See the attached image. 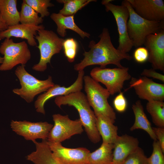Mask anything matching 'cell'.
<instances>
[{
  "mask_svg": "<svg viewBox=\"0 0 164 164\" xmlns=\"http://www.w3.org/2000/svg\"><path fill=\"white\" fill-rule=\"evenodd\" d=\"M95 115L97 128L103 142L114 144L118 136V127L104 116L100 114Z\"/></svg>",
  "mask_w": 164,
  "mask_h": 164,
  "instance_id": "23",
  "label": "cell"
},
{
  "mask_svg": "<svg viewBox=\"0 0 164 164\" xmlns=\"http://www.w3.org/2000/svg\"><path fill=\"white\" fill-rule=\"evenodd\" d=\"M10 126L13 131L27 140L37 139H47L53 125L46 121L32 122L26 121L12 120Z\"/></svg>",
  "mask_w": 164,
  "mask_h": 164,
  "instance_id": "11",
  "label": "cell"
},
{
  "mask_svg": "<svg viewBox=\"0 0 164 164\" xmlns=\"http://www.w3.org/2000/svg\"><path fill=\"white\" fill-rule=\"evenodd\" d=\"M130 87L134 89L140 99L147 100L163 101L164 84L154 82L151 79L143 76L138 78L132 77Z\"/></svg>",
  "mask_w": 164,
  "mask_h": 164,
  "instance_id": "12",
  "label": "cell"
},
{
  "mask_svg": "<svg viewBox=\"0 0 164 164\" xmlns=\"http://www.w3.org/2000/svg\"><path fill=\"white\" fill-rule=\"evenodd\" d=\"M121 5L126 7L129 12L127 31L133 46H142L148 35L164 30V21H151L142 18L136 13L127 0L122 1Z\"/></svg>",
  "mask_w": 164,
  "mask_h": 164,
  "instance_id": "2",
  "label": "cell"
},
{
  "mask_svg": "<svg viewBox=\"0 0 164 164\" xmlns=\"http://www.w3.org/2000/svg\"><path fill=\"white\" fill-rule=\"evenodd\" d=\"M45 29L43 25L34 26L19 23L8 27L5 30L0 32V40L13 37L26 39L29 45L34 46L37 45L35 36L39 29Z\"/></svg>",
  "mask_w": 164,
  "mask_h": 164,
  "instance_id": "16",
  "label": "cell"
},
{
  "mask_svg": "<svg viewBox=\"0 0 164 164\" xmlns=\"http://www.w3.org/2000/svg\"><path fill=\"white\" fill-rule=\"evenodd\" d=\"M53 158L60 164H89L88 157L90 151L79 147L69 148L61 143L53 142L47 140Z\"/></svg>",
  "mask_w": 164,
  "mask_h": 164,
  "instance_id": "10",
  "label": "cell"
},
{
  "mask_svg": "<svg viewBox=\"0 0 164 164\" xmlns=\"http://www.w3.org/2000/svg\"><path fill=\"white\" fill-rule=\"evenodd\" d=\"M113 1L103 0L101 3L105 6L106 12L110 11L115 19L119 35V44L117 49L121 53H128L133 46L127 31L129 12L126 7L122 5L113 4L111 3Z\"/></svg>",
  "mask_w": 164,
  "mask_h": 164,
  "instance_id": "8",
  "label": "cell"
},
{
  "mask_svg": "<svg viewBox=\"0 0 164 164\" xmlns=\"http://www.w3.org/2000/svg\"><path fill=\"white\" fill-rule=\"evenodd\" d=\"M95 0H58L56 1L63 4V8L59 13L65 16L74 15L79 10L91 2H96Z\"/></svg>",
  "mask_w": 164,
  "mask_h": 164,
  "instance_id": "28",
  "label": "cell"
},
{
  "mask_svg": "<svg viewBox=\"0 0 164 164\" xmlns=\"http://www.w3.org/2000/svg\"><path fill=\"white\" fill-rule=\"evenodd\" d=\"M141 75L148 78L152 77L164 82V75L157 72L155 70L152 68L144 69L141 73Z\"/></svg>",
  "mask_w": 164,
  "mask_h": 164,
  "instance_id": "35",
  "label": "cell"
},
{
  "mask_svg": "<svg viewBox=\"0 0 164 164\" xmlns=\"http://www.w3.org/2000/svg\"><path fill=\"white\" fill-rule=\"evenodd\" d=\"M54 125L49 134L48 141L61 143L72 136L81 134L84 131L83 126L80 118L73 120L68 115L55 114L53 115Z\"/></svg>",
  "mask_w": 164,
  "mask_h": 164,
  "instance_id": "9",
  "label": "cell"
},
{
  "mask_svg": "<svg viewBox=\"0 0 164 164\" xmlns=\"http://www.w3.org/2000/svg\"><path fill=\"white\" fill-rule=\"evenodd\" d=\"M54 102L60 108L62 105H67L74 107L78 111L80 119L90 141L94 143L100 141L101 137L96 126V117L83 93L80 91L58 96L56 97Z\"/></svg>",
  "mask_w": 164,
  "mask_h": 164,
  "instance_id": "1",
  "label": "cell"
},
{
  "mask_svg": "<svg viewBox=\"0 0 164 164\" xmlns=\"http://www.w3.org/2000/svg\"><path fill=\"white\" fill-rule=\"evenodd\" d=\"M83 81L87 99L95 115L101 114L114 123L116 115L108 101L109 92L90 76H84Z\"/></svg>",
  "mask_w": 164,
  "mask_h": 164,
  "instance_id": "3",
  "label": "cell"
},
{
  "mask_svg": "<svg viewBox=\"0 0 164 164\" xmlns=\"http://www.w3.org/2000/svg\"><path fill=\"white\" fill-rule=\"evenodd\" d=\"M36 150L26 157V159L34 164H60L53 157L46 140L34 142Z\"/></svg>",
  "mask_w": 164,
  "mask_h": 164,
  "instance_id": "22",
  "label": "cell"
},
{
  "mask_svg": "<svg viewBox=\"0 0 164 164\" xmlns=\"http://www.w3.org/2000/svg\"><path fill=\"white\" fill-rule=\"evenodd\" d=\"M136 13L148 20L163 21L164 2L162 0H127Z\"/></svg>",
  "mask_w": 164,
  "mask_h": 164,
  "instance_id": "15",
  "label": "cell"
},
{
  "mask_svg": "<svg viewBox=\"0 0 164 164\" xmlns=\"http://www.w3.org/2000/svg\"><path fill=\"white\" fill-rule=\"evenodd\" d=\"M16 0H0V12L2 19L8 26L19 24L20 12L17 8Z\"/></svg>",
  "mask_w": 164,
  "mask_h": 164,
  "instance_id": "24",
  "label": "cell"
},
{
  "mask_svg": "<svg viewBox=\"0 0 164 164\" xmlns=\"http://www.w3.org/2000/svg\"><path fill=\"white\" fill-rule=\"evenodd\" d=\"M38 13L23 0L20 12L21 24L38 26L43 21V18L38 15Z\"/></svg>",
  "mask_w": 164,
  "mask_h": 164,
  "instance_id": "27",
  "label": "cell"
},
{
  "mask_svg": "<svg viewBox=\"0 0 164 164\" xmlns=\"http://www.w3.org/2000/svg\"><path fill=\"white\" fill-rule=\"evenodd\" d=\"M25 2L32 8L43 18L48 16L50 13L48 7L54 6V5L50 0H24Z\"/></svg>",
  "mask_w": 164,
  "mask_h": 164,
  "instance_id": "29",
  "label": "cell"
},
{
  "mask_svg": "<svg viewBox=\"0 0 164 164\" xmlns=\"http://www.w3.org/2000/svg\"><path fill=\"white\" fill-rule=\"evenodd\" d=\"M147 112L150 115L153 122L157 127L164 128V102L151 101L146 104Z\"/></svg>",
  "mask_w": 164,
  "mask_h": 164,
  "instance_id": "26",
  "label": "cell"
},
{
  "mask_svg": "<svg viewBox=\"0 0 164 164\" xmlns=\"http://www.w3.org/2000/svg\"><path fill=\"white\" fill-rule=\"evenodd\" d=\"M132 58V57L128 53L84 58L80 63L74 65V69L79 71L84 70V68L87 66L95 65H99L100 67L104 68L109 64H114L118 67L122 68L123 67L121 63L122 60L125 59L129 60Z\"/></svg>",
  "mask_w": 164,
  "mask_h": 164,
  "instance_id": "19",
  "label": "cell"
},
{
  "mask_svg": "<svg viewBox=\"0 0 164 164\" xmlns=\"http://www.w3.org/2000/svg\"><path fill=\"white\" fill-rule=\"evenodd\" d=\"M149 54L148 60L152 69L164 71V30L148 35L144 44Z\"/></svg>",
  "mask_w": 164,
  "mask_h": 164,
  "instance_id": "14",
  "label": "cell"
},
{
  "mask_svg": "<svg viewBox=\"0 0 164 164\" xmlns=\"http://www.w3.org/2000/svg\"><path fill=\"white\" fill-rule=\"evenodd\" d=\"M114 147V144L102 142L100 147L89 153V164H112Z\"/></svg>",
  "mask_w": 164,
  "mask_h": 164,
  "instance_id": "25",
  "label": "cell"
},
{
  "mask_svg": "<svg viewBox=\"0 0 164 164\" xmlns=\"http://www.w3.org/2000/svg\"><path fill=\"white\" fill-rule=\"evenodd\" d=\"M78 44L77 41L73 38L64 40L63 48L65 56L70 63L74 62L77 53Z\"/></svg>",
  "mask_w": 164,
  "mask_h": 164,
  "instance_id": "30",
  "label": "cell"
},
{
  "mask_svg": "<svg viewBox=\"0 0 164 164\" xmlns=\"http://www.w3.org/2000/svg\"><path fill=\"white\" fill-rule=\"evenodd\" d=\"M0 53L4 55L0 71L12 70L19 64L25 65L30 59L31 53L25 41L15 43L12 39L5 38L0 46Z\"/></svg>",
  "mask_w": 164,
  "mask_h": 164,
  "instance_id": "6",
  "label": "cell"
},
{
  "mask_svg": "<svg viewBox=\"0 0 164 164\" xmlns=\"http://www.w3.org/2000/svg\"><path fill=\"white\" fill-rule=\"evenodd\" d=\"M51 19L57 26L56 31L60 36H65L67 34V29L73 30L83 39L85 37L89 38L90 35L80 29L74 22V15L65 16L59 13H52L50 16Z\"/></svg>",
  "mask_w": 164,
  "mask_h": 164,
  "instance_id": "20",
  "label": "cell"
},
{
  "mask_svg": "<svg viewBox=\"0 0 164 164\" xmlns=\"http://www.w3.org/2000/svg\"><path fill=\"white\" fill-rule=\"evenodd\" d=\"M84 74V70L79 71L76 80L70 86H61L60 85L55 84L43 94L39 95L34 103L36 111L45 114L44 105L49 99L54 97L65 96L71 93L81 91L83 88Z\"/></svg>",
  "mask_w": 164,
  "mask_h": 164,
  "instance_id": "13",
  "label": "cell"
},
{
  "mask_svg": "<svg viewBox=\"0 0 164 164\" xmlns=\"http://www.w3.org/2000/svg\"><path fill=\"white\" fill-rule=\"evenodd\" d=\"M35 38L38 42L37 47L40 51V58L39 63L34 65L32 69L43 72L46 69L47 64L50 63L53 56L60 53L62 49L64 39L60 38L53 31L45 29L39 30Z\"/></svg>",
  "mask_w": 164,
  "mask_h": 164,
  "instance_id": "5",
  "label": "cell"
},
{
  "mask_svg": "<svg viewBox=\"0 0 164 164\" xmlns=\"http://www.w3.org/2000/svg\"><path fill=\"white\" fill-rule=\"evenodd\" d=\"M152 147V153L148 158V164H164V152L157 140H154Z\"/></svg>",
  "mask_w": 164,
  "mask_h": 164,
  "instance_id": "32",
  "label": "cell"
},
{
  "mask_svg": "<svg viewBox=\"0 0 164 164\" xmlns=\"http://www.w3.org/2000/svg\"><path fill=\"white\" fill-rule=\"evenodd\" d=\"M152 129L164 152V128L152 127Z\"/></svg>",
  "mask_w": 164,
  "mask_h": 164,
  "instance_id": "36",
  "label": "cell"
},
{
  "mask_svg": "<svg viewBox=\"0 0 164 164\" xmlns=\"http://www.w3.org/2000/svg\"><path fill=\"white\" fill-rule=\"evenodd\" d=\"M129 68H110L96 67L91 71V77L98 82L104 84L110 95L121 92L124 82L132 78Z\"/></svg>",
  "mask_w": 164,
  "mask_h": 164,
  "instance_id": "7",
  "label": "cell"
},
{
  "mask_svg": "<svg viewBox=\"0 0 164 164\" xmlns=\"http://www.w3.org/2000/svg\"><path fill=\"white\" fill-rule=\"evenodd\" d=\"M149 54L147 50L145 47L137 48L133 53V57L137 62L143 63L148 60Z\"/></svg>",
  "mask_w": 164,
  "mask_h": 164,
  "instance_id": "34",
  "label": "cell"
},
{
  "mask_svg": "<svg viewBox=\"0 0 164 164\" xmlns=\"http://www.w3.org/2000/svg\"><path fill=\"white\" fill-rule=\"evenodd\" d=\"M25 66L24 64L20 65L15 70V74L19 80L21 87L14 89L12 91L27 103H30L33 101L35 96L46 91L55 84L51 76H49L46 80H39L27 72Z\"/></svg>",
  "mask_w": 164,
  "mask_h": 164,
  "instance_id": "4",
  "label": "cell"
},
{
  "mask_svg": "<svg viewBox=\"0 0 164 164\" xmlns=\"http://www.w3.org/2000/svg\"><path fill=\"white\" fill-rule=\"evenodd\" d=\"M3 57H2L0 56V63L2 64L3 63Z\"/></svg>",
  "mask_w": 164,
  "mask_h": 164,
  "instance_id": "38",
  "label": "cell"
},
{
  "mask_svg": "<svg viewBox=\"0 0 164 164\" xmlns=\"http://www.w3.org/2000/svg\"><path fill=\"white\" fill-rule=\"evenodd\" d=\"M122 164H148V158L139 146L127 157Z\"/></svg>",
  "mask_w": 164,
  "mask_h": 164,
  "instance_id": "31",
  "label": "cell"
},
{
  "mask_svg": "<svg viewBox=\"0 0 164 164\" xmlns=\"http://www.w3.org/2000/svg\"><path fill=\"white\" fill-rule=\"evenodd\" d=\"M113 103L115 109L118 112H124L127 108V101L123 93L121 92L115 97Z\"/></svg>",
  "mask_w": 164,
  "mask_h": 164,
  "instance_id": "33",
  "label": "cell"
},
{
  "mask_svg": "<svg viewBox=\"0 0 164 164\" xmlns=\"http://www.w3.org/2000/svg\"><path fill=\"white\" fill-rule=\"evenodd\" d=\"M135 116V122L130 128L131 131L141 129L146 132L153 140H157L152 127L151 124L145 114L140 100L137 101L132 106Z\"/></svg>",
  "mask_w": 164,
  "mask_h": 164,
  "instance_id": "21",
  "label": "cell"
},
{
  "mask_svg": "<svg viewBox=\"0 0 164 164\" xmlns=\"http://www.w3.org/2000/svg\"><path fill=\"white\" fill-rule=\"evenodd\" d=\"M8 28V26H7L3 21L0 12V32L5 30Z\"/></svg>",
  "mask_w": 164,
  "mask_h": 164,
  "instance_id": "37",
  "label": "cell"
},
{
  "mask_svg": "<svg viewBox=\"0 0 164 164\" xmlns=\"http://www.w3.org/2000/svg\"><path fill=\"white\" fill-rule=\"evenodd\" d=\"M99 37L100 39L97 43L94 40L90 42L89 47L90 50L88 52L84 51L83 54L84 58L118 55L123 53L118 50L113 46L108 29L104 28Z\"/></svg>",
  "mask_w": 164,
  "mask_h": 164,
  "instance_id": "17",
  "label": "cell"
},
{
  "mask_svg": "<svg viewBox=\"0 0 164 164\" xmlns=\"http://www.w3.org/2000/svg\"><path fill=\"white\" fill-rule=\"evenodd\" d=\"M137 138L125 134L118 136L114 144L112 164H122L127 157L139 147Z\"/></svg>",
  "mask_w": 164,
  "mask_h": 164,
  "instance_id": "18",
  "label": "cell"
}]
</instances>
